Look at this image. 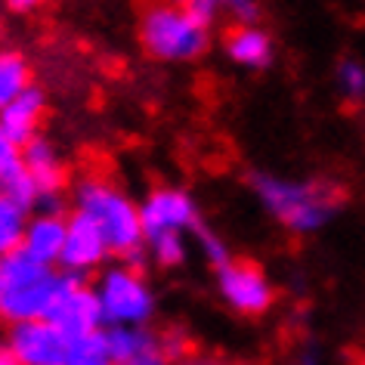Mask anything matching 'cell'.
<instances>
[{
	"label": "cell",
	"instance_id": "cell-1",
	"mask_svg": "<svg viewBox=\"0 0 365 365\" xmlns=\"http://www.w3.org/2000/svg\"><path fill=\"white\" fill-rule=\"evenodd\" d=\"M71 207L103 230L112 257L136 263L145 254L140 202H133L115 180L103 173H84L71 189Z\"/></svg>",
	"mask_w": 365,
	"mask_h": 365
},
{
	"label": "cell",
	"instance_id": "cell-2",
	"mask_svg": "<svg viewBox=\"0 0 365 365\" xmlns=\"http://www.w3.org/2000/svg\"><path fill=\"white\" fill-rule=\"evenodd\" d=\"M251 186L263 211L294 235L319 232L337 211V192L319 180L257 173Z\"/></svg>",
	"mask_w": 365,
	"mask_h": 365
},
{
	"label": "cell",
	"instance_id": "cell-3",
	"mask_svg": "<svg viewBox=\"0 0 365 365\" xmlns=\"http://www.w3.org/2000/svg\"><path fill=\"white\" fill-rule=\"evenodd\" d=\"M136 38L149 59L164 62V66H182V62L205 56L211 43V25L198 22L186 6L155 0L140 13Z\"/></svg>",
	"mask_w": 365,
	"mask_h": 365
},
{
	"label": "cell",
	"instance_id": "cell-4",
	"mask_svg": "<svg viewBox=\"0 0 365 365\" xmlns=\"http://www.w3.org/2000/svg\"><path fill=\"white\" fill-rule=\"evenodd\" d=\"M59 267L13 251L0 257V325H19L29 319H43L62 285Z\"/></svg>",
	"mask_w": 365,
	"mask_h": 365
},
{
	"label": "cell",
	"instance_id": "cell-5",
	"mask_svg": "<svg viewBox=\"0 0 365 365\" xmlns=\"http://www.w3.org/2000/svg\"><path fill=\"white\" fill-rule=\"evenodd\" d=\"M96 300L103 307L106 328H140L155 316V291L145 272L130 260H118L115 267L96 272Z\"/></svg>",
	"mask_w": 365,
	"mask_h": 365
},
{
	"label": "cell",
	"instance_id": "cell-6",
	"mask_svg": "<svg viewBox=\"0 0 365 365\" xmlns=\"http://www.w3.org/2000/svg\"><path fill=\"white\" fill-rule=\"evenodd\" d=\"M214 285L217 294L232 313L257 319L263 313H269L276 304V288L272 279L263 272L254 260H230L214 272Z\"/></svg>",
	"mask_w": 365,
	"mask_h": 365
},
{
	"label": "cell",
	"instance_id": "cell-7",
	"mask_svg": "<svg viewBox=\"0 0 365 365\" xmlns=\"http://www.w3.org/2000/svg\"><path fill=\"white\" fill-rule=\"evenodd\" d=\"M145 242L158 235H189L202 230L195 198L182 186H155L140 202Z\"/></svg>",
	"mask_w": 365,
	"mask_h": 365
},
{
	"label": "cell",
	"instance_id": "cell-8",
	"mask_svg": "<svg viewBox=\"0 0 365 365\" xmlns=\"http://www.w3.org/2000/svg\"><path fill=\"white\" fill-rule=\"evenodd\" d=\"M62 276H66V272H62ZM43 319H50L68 341L71 337L103 331V325H106L103 307H99V300H96L93 285H87L84 279H75V276L62 279V285H59L56 297H53V304Z\"/></svg>",
	"mask_w": 365,
	"mask_h": 365
},
{
	"label": "cell",
	"instance_id": "cell-9",
	"mask_svg": "<svg viewBox=\"0 0 365 365\" xmlns=\"http://www.w3.org/2000/svg\"><path fill=\"white\" fill-rule=\"evenodd\" d=\"M4 346L19 365H66L68 337L50 319H29L6 328Z\"/></svg>",
	"mask_w": 365,
	"mask_h": 365
},
{
	"label": "cell",
	"instance_id": "cell-10",
	"mask_svg": "<svg viewBox=\"0 0 365 365\" xmlns=\"http://www.w3.org/2000/svg\"><path fill=\"white\" fill-rule=\"evenodd\" d=\"M108 257H112V248H108L103 230L90 217L71 211L66 248H62V257H59V272L75 276V279H87L93 272L106 269Z\"/></svg>",
	"mask_w": 365,
	"mask_h": 365
},
{
	"label": "cell",
	"instance_id": "cell-11",
	"mask_svg": "<svg viewBox=\"0 0 365 365\" xmlns=\"http://www.w3.org/2000/svg\"><path fill=\"white\" fill-rule=\"evenodd\" d=\"M66 235H68V217L59 207H38L29 217L22 235V248L29 257L47 263V267H59L62 248H66Z\"/></svg>",
	"mask_w": 365,
	"mask_h": 365
},
{
	"label": "cell",
	"instance_id": "cell-12",
	"mask_svg": "<svg viewBox=\"0 0 365 365\" xmlns=\"http://www.w3.org/2000/svg\"><path fill=\"white\" fill-rule=\"evenodd\" d=\"M106 337L118 365H177L170 359V353L164 350L161 334H155L149 325L106 328Z\"/></svg>",
	"mask_w": 365,
	"mask_h": 365
},
{
	"label": "cell",
	"instance_id": "cell-13",
	"mask_svg": "<svg viewBox=\"0 0 365 365\" xmlns=\"http://www.w3.org/2000/svg\"><path fill=\"white\" fill-rule=\"evenodd\" d=\"M22 164H25V170H29L31 182L38 186L41 202L59 198V192L68 182V168H66V161H62L59 149L47 140V136H34L31 143L22 145Z\"/></svg>",
	"mask_w": 365,
	"mask_h": 365
},
{
	"label": "cell",
	"instance_id": "cell-14",
	"mask_svg": "<svg viewBox=\"0 0 365 365\" xmlns=\"http://www.w3.org/2000/svg\"><path fill=\"white\" fill-rule=\"evenodd\" d=\"M43 115H47V93L38 84H31L22 96H16L6 108H0V124L13 136L16 145H25L34 136H41Z\"/></svg>",
	"mask_w": 365,
	"mask_h": 365
},
{
	"label": "cell",
	"instance_id": "cell-15",
	"mask_svg": "<svg viewBox=\"0 0 365 365\" xmlns=\"http://www.w3.org/2000/svg\"><path fill=\"white\" fill-rule=\"evenodd\" d=\"M223 50H226V56H230V62H235L239 68H248V71L267 68L272 62V56H276L269 31H263L257 22L254 25H235V29L226 34Z\"/></svg>",
	"mask_w": 365,
	"mask_h": 365
},
{
	"label": "cell",
	"instance_id": "cell-16",
	"mask_svg": "<svg viewBox=\"0 0 365 365\" xmlns=\"http://www.w3.org/2000/svg\"><path fill=\"white\" fill-rule=\"evenodd\" d=\"M34 84L31 81V66L22 53L16 50H0V108H6L16 96Z\"/></svg>",
	"mask_w": 365,
	"mask_h": 365
},
{
	"label": "cell",
	"instance_id": "cell-17",
	"mask_svg": "<svg viewBox=\"0 0 365 365\" xmlns=\"http://www.w3.org/2000/svg\"><path fill=\"white\" fill-rule=\"evenodd\" d=\"M29 217H31L29 207H22L19 202H13L10 195L0 192V257L22 248V235H25V226H29Z\"/></svg>",
	"mask_w": 365,
	"mask_h": 365
},
{
	"label": "cell",
	"instance_id": "cell-18",
	"mask_svg": "<svg viewBox=\"0 0 365 365\" xmlns=\"http://www.w3.org/2000/svg\"><path fill=\"white\" fill-rule=\"evenodd\" d=\"M66 365H118L112 350H108V337L106 331H93L84 337H71Z\"/></svg>",
	"mask_w": 365,
	"mask_h": 365
},
{
	"label": "cell",
	"instance_id": "cell-19",
	"mask_svg": "<svg viewBox=\"0 0 365 365\" xmlns=\"http://www.w3.org/2000/svg\"><path fill=\"white\" fill-rule=\"evenodd\" d=\"M145 254L164 269H177L189 260V235H158L145 242Z\"/></svg>",
	"mask_w": 365,
	"mask_h": 365
},
{
	"label": "cell",
	"instance_id": "cell-20",
	"mask_svg": "<svg viewBox=\"0 0 365 365\" xmlns=\"http://www.w3.org/2000/svg\"><path fill=\"white\" fill-rule=\"evenodd\" d=\"M337 90H341L344 99H353V103H359L365 99V66L356 59H344L341 66H337Z\"/></svg>",
	"mask_w": 365,
	"mask_h": 365
},
{
	"label": "cell",
	"instance_id": "cell-21",
	"mask_svg": "<svg viewBox=\"0 0 365 365\" xmlns=\"http://www.w3.org/2000/svg\"><path fill=\"white\" fill-rule=\"evenodd\" d=\"M195 248H198V254H202V257L211 263L214 269H220L223 263H230V260H232V257H230V248H226V242H223L217 232L205 230V226L195 232Z\"/></svg>",
	"mask_w": 365,
	"mask_h": 365
},
{
	"label": "cell",
	"instance_id": "cell-22",
	"mask_svg": "<svg viewBox=\"0 0 365 365\" xmlns=\"http://www.w3.org/2000/svg\"><path fill=\"white\" fill-rule=\"evenodd\" d=\"M220 13H230L239 19V25H254L260 16V0H217Z\"/></svg>",
	"mask_w": 365,
	"mask_h": 365
},
{
	"label": "cell",
	"instance_id": "cell-23",
	"mask_svg": "<svg viewBox=\"0 0 365 365\" xmlns=\"http://www.w3.org/2000/svg\"><path fill=\"white\" fill-rule=\"evenodd\" d=\"M186 10L192 13L198 22L211 25L217 19V13H220V4H217V0H186Z\"/></svg>",
	"mask_w": 365,
	"mask_h": 365
},
{
	"label": "cell",
	"instance_id": "cell-24",
	"mask_svg": "<svg viewBox=\"0 0 365 365\" xmlns=\"http://www.w3.org/2000/svg\"><path fill=\"white\" fill-rule=\"evenodd\" d=\"M43 0H10V6L13 10H19V13H31V10H38Z\"/></svg>",
	"mask_w": 365,
	"mask_h": 365
},
{
	"label": "cell",
	"instance_id": "cell-25",
	"mask_svg": "<svg viewBox=\"0 0 365 365\" xmlns=\"http://www.w3.org/2000/svg\"><path fill=\"white\" fill-rule=\"evenodd\" d=\"M177 365H220L214 359H205V356H186V359H180Z\"/></svg>",
	"mask_w": 365,
	"mask_h": 365
},
{
	"label": "cell",
	"instance_id": "cell-26",
	"mask_svg": "<svg viewBox=\"0 0 365 365\" xmlns=\"http://www.w3.org/2000/svg\"><path fill=\"white\" fill-rule=\"evenodd\" d=\"M0 365H19V362H16V359H13V353H10V350H6V346H4V344H0Z\"/></svg>",
	"mask_w": 365,
	"mask_h": 365
},
{
	"label": "cell",
	"instance_id": "cell-27",
	"mask_svg": "<svg viewBox=\"0 0 365 365\" xmlns=\"http://www.w3.org/2000/svg\"><path fill=\"white\" fill-rule=\"evenodd\" d=\"M164 4H177V6H186V0H164Z\"/></svg>",
	"mask_w": 365,
	"mask_h": 365
},
{
	"label": "cell",
	"instance_id": "cell-28",
	"mask_svg": "<svg viewBox=\"0 0 365 365\" xmlns=\"http://www.w3.org/2000/svg\"><path fill=\"white\" fill-rule=\"evenodd\" d=\"M356 365H365V359H359V362H356Z\"/></svg>",
	"mask_w": 365,
	"mask_h": 365
}]
</instances>
